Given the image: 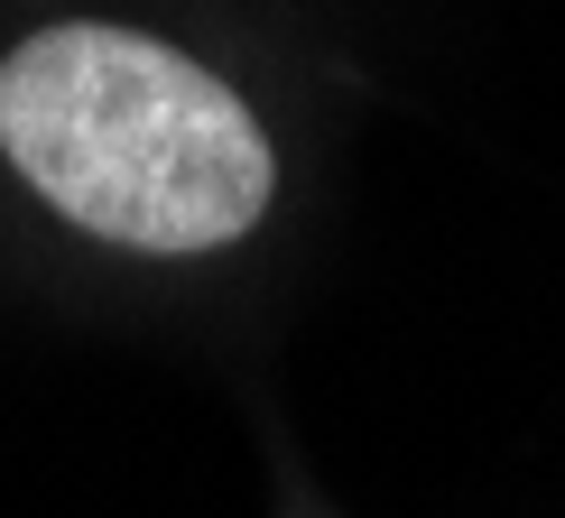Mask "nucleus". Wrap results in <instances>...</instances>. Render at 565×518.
<instances>
[{
	"label": "nucleus",
	"instance_id": "1",
	"mask_svg": "<svg viewBox=\"0 0 565 518\" xmlns=\"http://www.w3.org/2000/svg\"><path fill=\"white\" fill-rule=\"evenodd\" d=\"M316 111L232 0H0V259L75 296L242 288L306 223Z\"/></svg>",
	"mask_w": 565,
	"mask_h": 518
}]
</instances>
